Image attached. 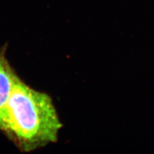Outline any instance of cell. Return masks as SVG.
<instances>
[{
  "mask_svg": "<svg viewBox=\"0 0 154 154\" xmlns=\"http://www.w3.org/2000/svg\"><path fill=\"white\" fill-rule=\"evenodd\" d=\"M62 125L50 96L18 78L0 118V131L21 150L55 143Z\"/></svg>",
  "mask_w": 154,
  "mask_h": 154,
  "instance_id": "1",
  "label": "cell"
},
{
  "mask_svg": "<svg viewBox=\"0 0 154 154\" xmlns=\"http://www.w3.org/2000/svg\"><path fill=\"white\" fill-rule=\"evenodd\" d=\"M18 78L7 59L5 50H2L0 51V118Z\"/></svg>",
  "mask_w": 154,
  "mask_h": 154,
  "instance_id": "2",
  "label": "cell"
}]
</instances>
